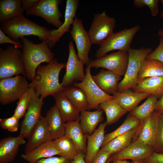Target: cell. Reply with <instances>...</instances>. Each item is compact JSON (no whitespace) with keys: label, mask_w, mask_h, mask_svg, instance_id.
I'll return each mask as SVG.
<instances>
[{"label":"cell","mask_w":163,"mask_h":163,"mask_svg":"<svg viewBox=\"0 0 163 163\" xmlns=\"http://www.w3.org/2000/svg\"><path fill=\"white\" fill-rule=\"evenodd\" d=\"M65 63H60L56 58L46 65H39L37 68L34 80L29 86L35 90L36 95L43 99L48 96H53L64 89L59 82L61 70L65 68Z\"/></svg>","instance_id":"obj_1"},{"label":"cell","mask_w":163,"mask_h":163,"mask_svg":"<svg viewBox=\"0 0 163 163\" xmlns=\"http://www.w3.org/2000/svg\"><path fill=\"white\" fill-rule=\"evenodd\" d=\"M23 45L22 59L25 67L24 75L31 82L34 79L38 67L43 62L49 63L54 59V54L52 52L46 40L39 44H34L27 38H20Z\"/></svg>","instance_id":"obj_2"},{"label":"cell","mask_w":163,"mask_h":163,"mask_svg":"<svg viewBox=\"0 0 163 163\" xmlns=\"http://www.w3.org/2000/svg\"><path fill=\"white\" fill-rule=\"evenodd\" d=\"M0 29L12 40L16 41H20V38L30 35L37 36L40 40H46L49 30L23 15L1 23Z\"/></svg>","instance_id":"obj_3"},{"label":"cell","mask_w":163,"mask_h":163,"mask_svg":"<svg viewBox=\"0 0 163 163\" xmlns=\"http://www.w3.org/2000/svg\"><path fill=\"white\" fill-rule=\"evenodd\" d=\"M150 47H142L139 49L130 48L128 52L129 61L123 79L118 83L117 92L133 89L138 83L139 73L142 65L147 56L152 52Z\"/></svg>","instance_id":"obj_4"},{"label":"cell","mask_w":163,"mask_h":163,"mask_svg":"<svg viewBox=\"0 0 163 163\" xmlns=\"http://www.w3.org/2000/svg\"><path fill=\"white\" fill-rule=\"evenodd\" d=\"M25 67L22 51L13 45L0 48V80L22 74Z\"/></svg>","instance_id":"obj_5"},{"label":"cell","mask_w":163,"mask_h":163,"mask_svg":"<svg viewBox=\"0 0 163 163\" xmlns=\"http://www.w3.org/2000/svg\"><path fill=\"white\" fill-rule=\"evenodd\" d=\"M140 28L139 25H136L113 33L99 45L96 51L95 57L101 58L114 50L128 52L133 37Z\"/></svg>","instance_id":"obj_6"},{"label":"cell","mask_w":163,"mask_h":163,"mask_svg":"<svg viewBox=\"0 0 163 163\" xmlns=\"http://www.w3.org/2000/svg\"><path fill=\"white\" fill-rule=\"evenodd\" d=\"M27 78L20 75L0 80V103L6 105L19 100L29 88Z\"/></svg>","instance_id":"obj_7"},{"label":"cell","mask_w":163,"mask_h":163,"mask_svg":"<svg viewBox=\"0 0 163 163\" xmlns=\"http://www.w3.org/2000/svg\"><path fill=\"white\" fill-rule=\"evenodd\" d=\"M90 63L85 69V77L81 82H74V87L82 89L86 94L88 99L89 110L100 109L99 105L102 103L114 98L113 96L108 94L102 91L93 80L91 74Z\"/></svg>","instance_id":"obj_8"},{"label":"cell","mask_w":163,"mask_h":163,"mask_svg":"<svg viewBox=\"0 0 163 163\" xmlns=\"http://www.w3.org/2000/svg\"><path fill=\"white\" fill-rule=\"evenodd\" d=\"M116 24L115 19L108 16L106 11L95 14L88 31L92 43L100 45L113 33Z\"/></svg>","instance_id":"obj_9"},{"label":"cell","mask_w":163,"mask_h":163,"mask_svg":"<svg viewBox=\"0 0 163 163\" xmlns=\"http://www.w3.org/2000/svg\"><path fill=\"white\" fill-rule=\"evenodd\" d=\"M70 32L72 38L75 42L79 59L87 66L91 62L88 54L92 43L88 31L85 29L82 20L75 17Z\"/></svg>","instance_id":"obj_10"},{"label":"cell","mask_w":163,"mask_h":163,"mask_svg":"<svg viewBox=\"0 0 163 163\" xmlns=\"http://www.w3.org/2000/svg\"><path fill=\"white\" fill-rule=\"evenodd\" d=\"M62 2L61 0H40L36 5L26 12V14L41 17L48 23L58 28L63 24L60 20L62 14L59 8V5Z\"/></svg>","instance_id":"obj_11"},{"label":"cell","mask_w":163,"mask_h":163,"mask_svg":"<svg viewBox=\"0 0 163 163\" xmlns=\"http://www.w3.org/2000/svg\"><path fill=\"white\" fill-rule=\"evenodd\" d=\"M129 61L128 52L118 51L91 60V68L106 69L120 76L124 75Z\"/></svg>","instance_id":"obj_12"},{"label":"cell","mask_w":163,"mask_h":163,"mask_svg":"<svg viewBox=\"0 0 163 163\" xmlns=\"http://www.w3.org/2000/svg\"><path fill=\"white\" fill-rule=\"evenodd\" d=\"M69 55L66 65V72L61 84L65 88L73 84L75 81L82 82L85 77L83 63L78 58L71 41L68 45Z\"/></svg>","instance_id":"obj_13"},{"label":"cell","mask_w":163,"mask_h":163,"mask_svg":"<svg viewBox=\"0 0 163 163\" xmlns=\"http://www.w3.org/2000/svg\"><path fill=\"white\" fill-rule=\"evenodd\" d=\"M79 5L78 0H66L64 22L58 28L49 30L48 33L46 40L50 49L55 46L65 33L69 31L76 17V12Z\"/></svg>","instance_id":"obj_14"},{"label":"cell","mask_w":163,"mask_h":163,"mask_svg":"<svg viewBox=\"0 0 163 163\" xmlns=\"http://www.w3.org/2000/svg\"><path fill=\"white\" fill-rule=\"evenodd\" d=\"M43 99L36 95L30 102L21 123L19 135L28 139L33 129L42 117L41 110Z\"/></svg>","instance_id":"obj_15"},{"label":"cell","mask_w":163,"mask_h":163,"mask_svg":"<svg viewBox=\"0 0 163 163\" xmlns=\"http://www.w3.org/2000/svg\"><path fill=\"white\" fill-rule=\"evenodd\" d=\"M154 152V150L152 147L136 140L122 151L112 155L110 158L111 161L115 160H141L150 155Z\"/></svg>","instance_id":"obj_16"},{"label":"cell","mask_w":163,"mask_h":163,"mask_svg":"<svg viewBox=\"0 0 163 163\" xmlns=\"http://www.w3.org/2000/svg\"><path fill=\"white\" fill-rule=\"evenodd\" d=\"M160 112L154 110L143 123L136 140L154 148L156 142Z\"/></svg>","instance_id":"obj_17"},{"label":"cell","mask_w":163,"mask_h":163,"mask_svg":"<svg viewBox=\"0 0 163 163\" xmlns=\"http://www.w3.org/2000/svg\"><path fill=\"white\" fill-rule=\"evenodd\" d=\"M28 139L24 153L28 152L43 143L53 140L45 117H42L33 129Z\"/></svg>","instance_id":"obj_18"},{"label":"cell","mask_w":163,"mask_h":163,"mask_svg":"<svg viewBox=\"0 0 163 163\" xmlns=\"http://www.w3.org/2000/svg\"><path fill=\"white\" fill-rule=\"evenodd\" d=\"M24 138L19 135L17 137L9 136L0 141V163H9L15 159L20 145L26 142Z\"/></svg>","instance_id":"obj_19"},{"label":"cell","mask_w":163,"mask_h":163,"mask_svg":"<svg viewBox=\"0 0 163 163\" xmlns=\"http://www.w3.org/2000/svg\"><path fill=\"white\" fill-rule=\"evenodd\" d=\"M142 123L127 133L113 138L102 147L101 149L110 152L111 155L117 153L128 146L136 139Z\"/></svg>","instance_id":"obj_20"},{"label":"cell","mask_w":163,"mask_h":163,"mask_svg":"<svg viewBox=\"0 0 163 163\" xmlns=\"http://www.w3.org/2000/svg\"><path fill=\"white\" fill-rule=\"evenodd\" d=\"M151 95L147 93L134 91L130 89L121 92L117 91L113 93V96L123 109L127 112H130L140 101Z\"/></svg>","instance_id":"obj_21"},{"label":"cell","mask_w":163,"mask_h":163,"mask_svg":"<svg viewBox=\"0 0 163 163\" xmlns=\"http://www.w3.org/2000/svg\"><path fill=\"white\" fill-rule=\"evenodd\" d=\"M106 122L100 124L98 128L91 135H88L87 145L85 157L86 163H91L96 154L101 149L105 136Z\"/></svg>","instance_id":"obj_22"},{"label":"cell","mask_w":163,"mask_h":163,"mask_svg":"<svg viewBox=\"0 0 163 163\" xmlns=\"http://www.w3.org/2000/svg\"><path fill=\"white\" fill-rule=\"evenodd\" d=\"M92 78L98 87L104 92L110 95L117 91L118 82L121 76L109 70L102 69Z\"/></svg>","instance_id":"obj_23"},{"label":"cell","mask_w":163,"mask_h":163,"mask_svg":"<svg viewBox=\"0 0 163 163\" xmlns=\"http://www.w3.org/2000/svg\"><path fill=\"white\" fill-rule=\"evenodd\" d=\"M45 117L53 140L65 135L66 123L55 104L48 110Z\"/></svg>","instance_id":"obj_24"},{"label":"cell","mask_w":163,"mask_h":163,"mask_svg":"<svg viewBox=\"0 0 163 163\" xmlns=\"http://www.w3.org/2000/svg\"><path fill=\"white\" fill-rule=\"evenodd\" d=\"M53 96L56 101L55 104L65 123L79 119L80 112L74 107L62 91L57 93Z\"/></svg>","instance_id":"obj_25"},{"label":"cell","mask_w":163,"mask_h":163,"mask_svg":"<svg viewBox=\"0 0 163 163\" xmlns=\"http://www.w3.org/2000/svg\"><path fill=\"white\" fill-rule=\"evenodd\" d=\"M87 135L82 131L80 119L66 123L65 136L72 141L79 153H86Z\"/></svg>","instance_id":"obj_26"},{"label":"cell","mask_w":163,"mask_h":163,"mask_svg":"<svg viewBox=\"0 0 163 163\" xmlns=\"http://www.w3.org/2000/svg\"><path fill=\"white\" fill-rule=\"evenodd\" d=\"M53 140L43 143L26 153L22 154L21 157L29 163H34L43 158L58 155Z\"/></svg>","instance_id":"obj_27"},{"label":"cell","mask_w":163,"mask_h":163,"mask_svg":"<svg viewBox=\"0 0 163 163\" xmlns=\"http://www.w3.org/2000/svg\"><path fill=\"white\" fill-rule=\"evenodd\" d=\"M103 112L100 109L93 111L85 110L80 112V123L84 134L91 135L94 132L103 120Z\"/></svg>","instance_id":"obj_28"},{"label":"cell","mask_w":163,"mask_h":163,"mask_svg":"<svg viewBox=\"0 0 163 163\" xmlns=\"http://www.w3.org/2000/svg\"><path fill=\"white\" fill-rule=\"evenodd\" d=\"M133 91L147 93L159 97L163 94V76L147 77L138 82Z\"/></svg>","instance_id":"obj_29"},{"label":"cell","mask_w":163,"mask_h":163,"mask_svg":"<svg viewBox=\"0 0 163 163\" xmlns=\"http://www.w3.org/2000/svg\"><path fill=\"white\" fill-rule=\"evenodd\" d=\"M62 91L79 112L89 110L87 96L82 89L70 85L65 88Z\"/></svg>","instance_id":"obj_30"},{"label":"cell","mask_w":163,"mask_h":163,"mask_svg":"<svg viewBox=\"0 0 163 163\" xmlns=\"http://www.w3.org/2000/svg\"><path fill=\"white\" fill-rule=\"evenodd\" d=\"M21 0L0 1V22L8 21L17 16L23 15L21 6Z\"/></svg>","instance_id":"obj_31"},{"label":"cell","mask_w":163,"mask_h":163,"mask_svg":"<svg viewBox=\"0 0 163 163\" xmlns=\"http://www.w3.org/2000/svg\"><path fill=\"white\" fill-rule=\"evenodd\" d=\"M99 107L105 112L107 118L106 122L108 125L116 122L127 112L114 98L102 103Z\"/></svg>","instance_id":"obj_32"},{"label":"cell","mask_w":163,"mask_h":163,"mask_svg":"<svg viewBox=\"0 0 163 163\" xmlns=\"http://www.w3.org/2000/svg\"><path fill=\"white\" fill-rule=\"evenodd\" d=\"M53 142L59 156L72 161L79 153L72 141L65 135Z\"/></svg>","instance_id":"obj_33"},{"label":"cell","mask_w":163,"mask_h":163,"mask_svg":"<svg viewBox=\"0 0 163 163\" xmlns=\"http://www.w3.org/2000/svg\"><path fill=\"white\" fill-rule=\"evenodd\" d=\"M163 76V63L156 60L145 59L139 71L138 82L149 77Z\"/></svg>","instance_id":"obj_34"},{"label":"cell","mask_w":163,"mask_h":163,"mask_svg":"<svg viewBox=\"0 0 163 163\" xmlns=\"http://www.w3.org/2000/svg\"><path fill=\"white\" fill-rule=\"evenodd\" d=\"M159 97L151 95L141 105L137 106L129 114L143 123L155 110L156 103Z\"/></svg>","instance_id":"obj_35"},{"label":"cell","mask_w":163,"mask_h":163,"mask_svg":"<svg viewBox=\"0 0 163 163\" xmlns=\"http://www.w3.org/2000/svg\"><path fill=\"white\" fill-rule=\"evenodd\" d=\"M142 123L137 118L129 114L124 122L119 127L112 132L105 135L101 147L113 138L127 133L139 126Z\"/></svg>","instance_id":"obj_36"},{"label":"cell","mask_w":163,"mask_h":163,"mask_svg":"<svg viewBox=\"0 0 163 163\" xmlns=\"http://www.w3.org/2000/svg\"><path fill=\"white\" fill-rule=\"evenodd\" d=\"M36 94L34 89L29 86L28 89L18 100L14 114L19 119L24 116L30 102Z\"/></svg>","instance_id":"obj_37"},{"label":"cell","mask_w":163,"mask_h":163,"mask_svg":"<svg viewBox=\"0 0 163 163\" xmlns=\"http://www.w3.org/2000/svg\"><path fill=\"white\" fill-rule=\"evenodd\" d=\"M20 119L13 115L8 118L0 119V126L2 129L7 130L11 132H17L19 126Z\"/></svg>","instance_id":"obj_38"},{"label":"cell","mask_w":163,"mask_h":163,"mask_svg":"<svg viewBox=\"0 0 163 163\" xmlns=\"http://www.w3.org/2000/svg\"><path fill=\"white\" fill-rule=\"evenodd\" d=\"M154 152L163 153V112H160Z\"/></svg>","instance_id":"obj_39"},{"label":"cell","mask_w":163,"mask_h":163,"mask_svg":"<svg viewBox=\"0 0 163 163\" xmlns=\"http://www.w3.org/2000/svg\"><path fill=\"white\" fill-rule=\"evenodd\" d=\"M158 0H134L133 4L137 8L142 7L146 5L149 8L151 15L157 16L159 11Z\"/></svg>","instance_id":"obj_40"},{"label":"cell","mask_w":163,"mask_h":163,"mask_svg":"<svg viewBox=\"0 0 163 163\" xmlns=\"http://www.w3.org/2000/svg\"><path fill=\"white\" fill-rule=\"evenodd\" d=\"M146 59L157 60L163 63V40L161 38H160L158 46L147 56Z\"/></svg>","instance_id":"obj_41"},{"label":"cell","mask_w":163,"mask_h":163,"mask_svg":"<svg viewBox=\"0 0 163 163\" xmlns=\"http://www.w3.org/2000/svg\"><path fill=\"white\" fill-rule=\"evenodd\" d=\"M34 163H72V161L64 157L54 156L41 159Z\"/></svg>","instance_id":"obj_42"},{"label":"cell","mask_w":163,"mask_h":163,"mask_svg":"<svg viewBox=\"0 0 163 163\" xmlns=\"http://www.w3.org/2000/svg\"><path fill=\"white\" fill-rule=\"evenodd\" d=\"M111 154L100 149L93 160L91 163H106Z\"/></svg>","instance_id":"obj_43"},{"label":"cell","mask_w":163,"mask_h":163,"mask_svg":"<svg viewBox=\"0 0 163 163\" xmlns=\"http://www.w3.org/2000/svg\"><path fill=\"white\" fill-rule=\"evenodd\" d=\"M5 43H9L12 44L15 47L22 49L23 45L20 41H16L12 40L11 38L6 36L2 31L0 29V44Z\"/></svg>","instance_id":"obj_44"},{"label":"cell","mask_w":163,"mask_h":163,"mask_svg":"<svg viewBox=\"0 0 163 163\" xmlns=\"http://www.w3.org/2000/svg\"><path fill=\"white\" fill-rule=\"evenodd\" d=\"M140 161L142 163H163V153L154 152L148 157Z\"/></svg>","instance_id":"obj_45"},{"label":"cell","mask_w":163,"mask_h":163,"mask_svg":"<svg viewBox=\"0 0 163 163\" xmlns=\"http://www.w3.org/2000/svg\"><path fill=\"white\" fill-rule=\"evenodd\" d=\"M40 0H21V7L24 12L27 11L36 5Z\"/></svg>","instance_id":"obj_46"},{"label":"cell","mask_w":163,"mask_h":163,"mask_svg":"<svg viewBox=\"0 0 163 163\" xmlns=\"http://www.w3.org/2000/svg\"><path fill=\"white\" fill-rule=\"evenodd\" d=\"M85 154L83 152H79L74 159L72 161V163H86L85 161Z\"/></svg>","instance_id":"obj_47"},{"label":"cell","mask_w":163,"mask_h":163,"mask_svg":"<svg viewBox=\"0 0 163 163\" xmlns=\"http://www.w3.org/2000/svg\"><path fill=\"white\" fill-rule=\"evenodd\" d=\"M155 110L160 112H163V94L157 101Z\"/></svg>","instance_id":"obj_48"},{"label":"cell","mask_w":163,"mask_h":163,"mask_svg":"<svg viewBox=\"0 0 163 163\" xmlns=\"http://www.w3.org/2000/svg\"><path fill=\"white\" fill-rule=\"evenodd\" d=\"M112 161V163H131L125 160H115Z\"/></svg>","instance_id":"obj_49"},{"label":"cell","mask_w":163,"mask_h":163,"mask_svg":"<svg viewBox=\"0 0 163 163\" xmlns=\"http://www.w3.org/2000/svg\"><path fill=\"white\" fill-rule=\"evenodd\" d=\"M158 35L163 40V28L159 30L158 32Z\"/></svg>","instance_id":"obj_50"},{"label":"cell","mask_w":163,"mask_h":163,"mask_svg":"<svg viewBox=\"0 0 163 163\" xmlns=\"http://www.w3.org/2000/svg\"><path fill=\"white\" fill-rule=\"evenodd\" d=\"M131 163H142L140 160H132Z\"/></svg>","instance_id":"obj_51"},{"label":"cell","mask_w":163,"mask_h":163,"mask_svg":"<svg viewBox=\"0 0 163 163\" xmlns=\"http://www.w3.org/2000/svg\"><path fill=\"white\" fill-rule=\"evenodd\" d=\"M110 156L109 158L106 163H110L111 161L110 158Z\"/></svg>","instance_id":"obj_52"},{"label":"cell","mask_w":163,"mask_h":163,"mask_svg":"<svg viewBox=\"0 0 163 163\" xmlns=\"http://www.w3.org/2000/svg\"><path fill=\"white\" fill-rule=\"evenodd\" d=\"M160 16L162 18H163V9L160 14Z\"/></svg>","instance_id":"obj_53"},{"label":"cell","mask_w":163,"mask_h":163,"mask_svg":"<svg viewBox=\"0 0 163 163\" xmlns=\"http://www.w3.org/2000/svg\"><path fill=\"white\" fill-rule=\"evenodd\" d=\"M161 2L162 4H163V0H161Z\"/></svg>","instance_id":"obj_54"},{"label":"cell","mask_w":163,"mask_h":163,"mask_svg":"<svg viewBox=\"0 0 163 163\" xmlns=\"http://www.w3.org/2000/svg\"></svg>","instance_id":"obj_55"}]
</instances>
